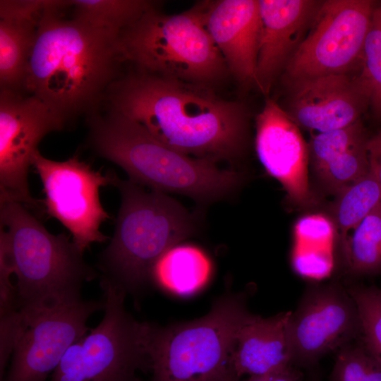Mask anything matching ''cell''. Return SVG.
<instances>
[{
    "label": "cell",
    "mask_w": 381,
    "mask_h": 381,
    "mask_svg": "<svg viewBox=\"0 0 381 381\" xmlns=\"http://www.w3.org/2000/svg\"><path fill=\"white\" fill-rule=\"evenodd\" d=\"M102 103L188 156L230 159L243 147L242 106L219 97L206 85L135 71L115 80Z\"/></svg>",
    "instance_id": "1"
},
{
    "label": "cell",
    "mask_w": 381,
    "mask_h": 381,
    "mask_svg": "<svg viewBox=\"0 0 381 381\" xmlns=\"http://www.w3.org/2000/svg\"><path fill=\"white\" fill-rule=\"evenodd\" d=\"M69 1L46 0L28 60L23 92L67 121L95 112L125 62L121 32L63 11Z\"/></svg>",
    "instance_id": "2"
},
{
    "label": "cell",
    "mask_w": 381,
    "mask_h": 381,
    "mask_svg": "<svg viewBox=\"0 0 381 381\" xmlns=\"http://www.w3.org/2000/svg\"><path fill=\"white\" fill-rule=\"evenodd\" d=\"M0 263L16 277L18 311L28 319L83 299L99 274L70 236L51 234L23 204L0 201Z\"/></svg>",
    "instance_id": "3"
},
{
    "label": "cell",
    "mask_w": 381,
    "mask_h": 381,
    "mask_svg": "<svg viewBox=\"0 0 381 381\" xmlns=\"http://www.w3.org/2000/svg\"><path fill=\"white\" fill-rule=\"evenodd\" d=\"M87 122L89 147L141 186L209 201L225 195L240 182L237 172L173 150L138 123L109 108L104 114L98 110L90 114Z\"/></svg>",
    "instance_id": "4"
},
{
    "label": "cell",
    "mask_w": 381,
    "mask_h": 381,
    "mask_svg": "<svg viewBox=\"0 0 381 381\" xmlns=\"http://www.w3.org/2000/svg\"><path fill=\"white\" fill-rule=\"evenodd\" d=\"M121 195L113 236L98 255L100 282L137 295L152 282L159 259L193 229L190 214L164 193L145 191L113 173Z\"/></svg>",
    "instance_id": "5"
},
{
    "label": "cell",
    "mask_w": 381,
    "mask_h": 381,
    "mask_svg": "<svg viewBox=\"0 0 381 381\" xmlns=\"http://www.w3.org/2000/svg\"><path fill=\"white\" fill-rule=\"evenodd\" d=\"M250 315L242 296L228 295L199 319L168 327L149 323L150 381H229L236 337Z\"/></svg>",
    "instance_id": "6"
},
{
    "label": "cell",
    "mask_w": 381,
    "mask_h": 381,
    "mask_svg": "<svg viewBox=\"0 0 381 381\" xmlns=\"http://www.w3.org/2000/svg\"><path fill=\"white\" fill-rule=\"evenodd\" d=\"M119 40L124 61L138 71L207 85L226 70L205 25L203 6L176 15L153 8L123 30Z\"/></svg>",
    "instance_id": "7"
},
{
    "label": "cell",
    "mask_w": 381,
    "mask_h": 381,
    "mask_svg": "<svg viewBox=\"0 0 381 381\" xmlns=\"http://www.w3.org/2000/svg\"><path fill=\"white\" fill-rule=\"evenodd\" d=\"M100 287L101 322L68 349L48 381H142L137 372H150L149 323L127 312L126 293L103 282Z\"/></svg>",
    "instance_id": "8"
},
{
    "label": "cell",
    "mask_w": 381,
    "mask_h": 381,
    "mask_svg": "<svg viewBox=\"0 0 381 381\" xmlns=\"http://www.w3.org/2000/svg\"><path fill=\"white\" fill-rule=\"evenodd\" d=\"M375 5L370 0L322 1L308 32L284 70L287 83L349 73L361 64Z\"/></svg>",
    "instance_id": "9"
},
{
    "label": "cell",
    "mask_w": 381,
    "mask_h": 381,
    "mask_svg": "<svg viewBox=\"0 0 381 381\" xmlns=\"http://www.w3.org/2000/svg\"><path fill=\"white\" fill-rule=\"evenodd\" d=\"M45 195L42 206L70 232L82 251L94 243L109 238L100 231L102 222L111 219L99 198L101 187L111 185L113 173L95 171L77 155L59 162L43 157L39 150L32 158Z\"/></svg>",
    "instance_id": "10"
},
{
    "label": "cell",
    "mask_w": 381,
    "mask_h": 381,
    "mask_svg": "<svg viewBox=\"0 0 381 381\" xmlns=\"http://www.w3.org/2000/svg\"><path fill=\"white\" fill-rule=\"evenodd\" d=\"M67 120L38 97L22 91L0 90V201L40 209L28 174L43 138L63 130Z\"/></svg>",
    "instance_id": "11"
},
{
    "label": "cell",
    "mask_w": 381,
    "mask_h": 381,
    "mask_svg": "<svg viewBox=\"0 0 381 381\" xmlns=\"http://www.w3.org/2000/svg\"><path fill=\"white\" fill-rule=\"evenodd\" d=\"M103 301L79 300L23 319L11 363L0 381H48L68 349L90 329L88 318Z\"/></svg>",
    "instance_id": "12"
},
{
    "label": "cell",
    "mask_w": 381,
    "mask_h": 381,
    "mask_svg": "<svg viewBox=\"0 0 381 381\" xmlns=\"http://www.w3.org/2000/svg\"><path fill=\"white\" fill-rule=\"evenodd\" d=\"M288 334L292 364L303 368L351 343L361 335V322L348 290L337 284L309 288L291 312Z\"/></svg>",
    "instance_id": "13"
},
{
    "label": "cell",
    "mask_w": 381,
    "mask_h": 381,
    "mask_svg": "<svg viewBox=\"0 0 381 381\" xmlns=\"http://www.w3.org/2000/svg\"><path fill=\"white\" fill-rule=\"evenodd\" d=\"M284 109L298 127L318 133L347 127L369 107L367 90L358 75L331 74L288 83Z\"/></svg>",
    "instance_id": "14"
},
{
    "label": "cell",
    "mask_w": 381,
    "mask_h": 381,
    "mask_svg": "<svg viewBox=\"0 0 381 381\" xmlns=\"http://www.w3.org/2000/svg\"><path fill=\"white\" fill-rule=\"evenodd\" d=\"M255 149L265 170L298 207L310 206L308 146L299 127L274 100L269 99L256 117Z\"/></svg>",
    "instance_id": "15"
},
{
    "label": "cell",
    "mask_w": 381,
    "mask_h": 381,
    "mask_svg": "<svg viewBox=\"0 0 381 381\" xmlns=\"http://www.w3.org/2000/svg\"><path fill=\"white\" fill-rule=\"evenodd\" d=\"M258 1L262 31L255 83L267 94L304 39L322 1Z\"/></svg>",
    "instance_id": "16"
},
{
    "label": "cell",
    "mask_w": 381,
    "mask_h": 381,
    "mask_svg": "<svg viewBox=\"0 0 381 381\" xmlns=\"http://www.w3.org/2000/svg\"><path fill=\"white\" fill-rule=\"evenodd\" d=\"M207 29L234 75L255 83L262 22L258 0H221L203 6Z\"/></svg>",
    "instance_id": "17"
},
{
    "label": "cell",
    "mask_w": 381,
    "mask_h": 381,
    "mask_svg": "<svg viewBox=\"0 0 381 381\" xmlns=\"http://www.w3.org/2000/svg\"><path fill=\"white\" fill-rule=\"evenodd\" d=\"M291 311L270 318L250 315L237 332L229 361V381L293 365L288 334Z\"/></svg>",
    "instance_id": "18"
},
{
    "label": "cell",
    "mask_w": 381,
    "mask_h": 381,
    "mask_svg": "<svg viewBox=\"0 0 381 381\" xmlns=\"http://www.w3.org/2000/svg\"><path fill=\"white\" fill-rule=\"evenodd\" d=\"M46 0L0 1V89L24 90L28 60Z\"/></svg>",
    "instance_id": "19"
},
{
    "label": "cell",
    "mask_w": 381,
    "mask_h": 381,
    "mask_svg": "<svg viewBox=\"0 0 381 381\" xmlns=\"http://www.w3.org/2000/svg\"><path fill=\"white\" fill-rule=\"evenodd\" d=\"M211 270L210 261L199 248L176 246L167 250L157 262L152 282L169 293L190 296L205 286Z\"/></svg>",
    "instance_id": "20"
},
{
    "label": "cell",
    "mask_w": 381,
    "mask_h": 381,
    "mask_svg": "<svg viewBox=\"0 0 381 381\" xmlns=\"http://www.w3.org/2000/svg\"><path fill=\"white\" fill-rule=\"evenodd\" d=\"M380 204L381 187L370 171L335 195L331 214L342 250L346 246L350 232Z\"/></svg>",
    "instance_id": "21"
},
{
    "label": "cell",
    "mask_w": 381,
    "mask_h": 381,
    "mask_svg": "<svg viewBox=\"0 0 381 381\" xmlns=\"http://www.w3.org/2000/svg\"><path fill=\"white\" fill-rule=\"evenodd\" d=\"M342 251L351 273L356 275L381 274V204L353 229Z\"/></svg>",
    "instance_id": "22"
},
{
    "label": "cell",
    "mask_w": 381,
    "mask_h": 381,
    "mask_svg": "<svg viewBox=\"0 0 381 381\" xmlns=\"http://www.w3.org/2000/svg\"><path fill=\"white\" fill-rule=\"evenodd\" d=\"M156 1L144 0L70 1L73 16L120 32L156 8Z\"/></svg>",
    "instance_id": "23"
},
{
    "label": "cell",
    "mask_w": 381,
    "mask_h": 381,
    "mask_svg": "<svg viewBox=\"0 0 381 381\" xmlns=\"http://www.w3.org/2000/svg\"><path fill=\"white\" fill-rule=\"evenodd\" d=\"M368 139H361L314 171L327 192L336 195L368 174Z\"/></svg>",
    "instance_id": "24"
},
{
    "label": "cell",
    "mask_w": 381,
    "mask_h": 381,
    "mask_svg": "<svg viewBox=\"0 0 381 381\" xmlns=\"http://www.w3.org/2000/svg\"><path fill=\"white\" fill-rule=\"evenodd\" d=\"M369 97V107L381 119V4L375 6L365 42L358 75Z\"/></svg>",
    "instance_id": "25"
},
{
    "label": "cell",
    "mask_w": 381,
    "mask_h": 381,
    "mask_svg": "<svg viewBox=\"0 0 381 381\" xmlns=\"http://www.w3.org/2000/svg\"><path fill=\"white\" fill-rule=\"evenodd\" d=\"M331 381H381V357L363 341L339 349Z\"/></svg>",
    "instance_id": "26"
},
{
    "label": "cell",
    "mask_w": 381,
    "mask_h": 381,
    "mask_svg": "<svg viewBox=\"0 0 381 381\" xmlns=\"http://www.w3.org/2000/svg\"><path fill=\"white\" fill-rule=\"evenodd\" d=\"M347 290L358 310L362 341L381 357V289L359 285Z\"/></svg>",
    "instance_id": "27"
},
{
    "label": "cell",
    "mask_w": 381,
    "mask_h": 381,
    "mask_svg": "<svg viewBox=\"0 0 381 381\" xmlns=\"http://www.w3.org/2000/svg\"><path fill=\"white\" fill-rule=\"evenodd\" d=\"M366 137L361 120L345 128L313 135L308 144L309 162L313 171Z\"/></svg>",
    "instance_id": "28"
},
{
    "label": "cell",
    "mask_w": 381,
    "mask_h": 381,
    "mask_svg": "<svg viewBox=\"0 0 381 381\" xmlns=\"http://www.w3.org/2000/svg\"><path fill=\"white\" fill-rule=\"evenodd\" d=\"M370 171L381 187V130L369 138L367 144Z\"/></svg>",
    "instance_id": "29"
},
{
    "label": "cell",
    "mask_w": 381,
    "mask_h": 381,
    "mask_svg": "<svg viewBox=\"0 0 381 381\" xmlns=\"http://www.w3.org/2000/svg\"><path fill=\"white\" fill-rule=\"evenodd\" d=\"M300 373L293 367L289 366L284 369L277 370L267 374L250 376L247 379L238 381H301Z\"/></svg>",
    "instance_id": "30"
}]
</instances>
